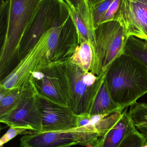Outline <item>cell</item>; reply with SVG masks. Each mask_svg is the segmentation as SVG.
I'll use <instances>...</instances> for the list:
<instances>
[{"mask_svg":"<svg viewBox=\"0 0 147 147\" xmlns=\"http://www.w3.org/2000/svg\"><path fill=\"white\" fill-rule=\"evenodd\" d=\"M125 53L135 59L147 68V40L130 36L127 42Z\"/></svg>","mask_w":147,"mask_h":147,"instance_id":"obj_18","label":"cell"},{"mask_svg":"<svg viewBox=\"0 0 147 147\" xmlns=\"http://www.w3.org/2000/svg\"><path fill=\"white\" fill-rule=\"evenodd\" d=\"M26 129L21 128L10 127L7 133L3 136L0 140V146L2 147L4 144L15 137L16 136L23 133Z\"/></svg>","mask_w":147,"mask_h":147,"instance_id":"obj_23","label":"cell"},{"mask_svg":"<svg viewBox=\"0 0 147 147\" xmlns=\"http://www.w3.org/2000/svg\"><path fill=\"white\" fill-rule=\"evenodd\" d=\"M39 97L42 112L41 132L60 131L77 128V115L70 108Z\"/></svg>","mask_w":147,"mask_h":147,"instance_id":"obj_12","label":"cell"},{"mask_svg":"<svg viewBox=\"0 0 147 147\" xmlns=\"http://www.w3.org/2000/svg\"><path fill=\"white\" fill-rule=\"evenodd\" d=\"M122 1L123 0H114L105 13V15L104 16L101 23L110 21L114 20Z\"/></svg>","mask_w":147,"mask_h":147,"instance_id":"obj_22","label":"cell"},{"mask_svg":"<svg viewBox=\"0 0 147 147\" xmlns=\"http://www.w3.org/2000/svg\"><path fill=\"white\" fill-rule=\"evenodd\" d=\"M70 8L77 13H80L90 8L87 0H66Z\"/></svg>","mask_w":147,"mask_h":147,"instance_id":"obj_24","label":"cell"},{"mask_svg":"<svg viewBox=\"0 0 147 147\" xmlns=\"http://www.w3.org/2000/svg\"><path fill=\"white\" fill-rule=\"evenodd\" d=\"M139 1H142L145 2L147 3V0H139Z\"/></svg>","mask_w":147,"mask_h":147,"instance_id":"obj_27","label":"cell"},{"mask_svg":"<svg viewBox=\"0 0 147 147\" xmlns=\"http://www.w3.org/2000/svg\"><path fill=\"white\" fill-rule=\"evenodd\" d=\"M31 83L24 87L8 90L0 91V116L14 109L21 100L33 90Z\"/></svg>","mask_w":147,"mask_h":147,"instance_id":"obj_16","label":"cell"},{"mask_svg":"<svg viewBox=\"0 0 147 147\" xmlns=\"http://www.w3.org/2000/svg\"><path fill=\"white\" fill-rule=\"evenodd\" d=\"M49 30L19 61L16 67L0 83V91L24 87L29 84L32 74L50 61L47 38Z\"/></svg>","mask_w":147,"mask_h":147,"instance_id":"obj_8","label":"cell"},{"mask_svg":"<svg viewBox=\"0 0 147 147\" xmlns=\"http://www.w3.org/2000/svg\"><path fill=\"white\" fill-rule=\"evenodd\" d=\"M0 121L9 127L24 128L35 133L41 132V105L39 98L34 89L25 96L14 109L0 116Z\"/></svg>","mask_w":147,"mask_h":147,"instance_id":"obj_9","label":"cell"},{"mask_svg":"<svg viewBox=\"0 0 147 147\" xmlns=\"http://www.w3.org/2000/svg\"><path fill=\"white\" fill-rule=\"evenodd\" d=\"M100 137L92 125L67 130L39 132L26 135L20 139L22 147H71L77 145L92 146Z\"/></svg>","mask_w":147,"mask_h":147,"instance_id":"obj_7","label":"cell"},{"mask_svg":"<svg viewBox=\"0 0 147 147\" xmlns=\"http://www.w3.org/2000/svg\"><path fill=\"white\" fill-rule=\"evenodd\" d=\"M114 101L123 109L147 93V68L124 53L113 62L105 77Z\"/></svg>","mask_w":147,"mask_h":147,"instance_id":"obj_1","label":"cell"},{"mask_svg":"<svg viewBox=\"0 0 147 147\" xmlns=\"http://www.w3.org/2000/svg\"><path fill=\"white\" fill-rule=\"evenodd\" d=\"M87 147H94L93 146H91V145H89V146H87Z\"/></svg>","mask_w":147,"mask_h":147,"instance_id":"obj_28","label":"cell"},{"mask_svg":"<svg viewBox=\"0 0 147 147\" xmlns=\"http://www.w3.org/2000/svg\"><path fill=\"white\" fill-rule=\"evenodd\" d=\"M105 0H87L88 4L91 9H92L96 5Z\"/></svg>","mask_w":147,"mask_h":147,"instance_id":"obj_26","label":"cell"},{"mask_svg":"<svg viewBox=\"0 0 147 147\" xmlns=\"http://www.w3.org/2000/svg\"><path fill=\"white\" fill-rule=\"evenodd\" d=\"M5 0H1V2H0V3H1L3 2Z\"/></svg>","mask_w":147,"mask_h":147,"instance_id":"obj_29","label":"cell"},{"mask_svg":"<svg viewBox=\"0 0 147 147\" xmlns=\"http://www.w3.org/2000/svg\"><path fill=\"white\" fill-rule=\"evenodd\" d=\"M123 110L112 98L105 79L89 115H106Z\"/></svg>","mask_w":147,"mask_h":147,"instance_id":"obj_14","label":"cell"},{"mask_svg":"<svg viewBox=\"0 0 147 147\" xmlns=\"http://www.w3.org/2000/svg\"><path fill=\"white\" fill-rule=\"evenodd\" d=\"M29 82L38 96L69 108L65 61L48 62L32 74Z\"/></svg>","mask_w":147,"mask_h":147,"instance_id":"obj_6","label":"cell"},{"mask_svg":"<svg viewBox=\"0 0 147 147\" xmlns=\"http://www.w3.org/2000/svg\"><path fill=\"white\" fill-rule=\"evenodd\" d=\"M147 140V136L135 128L126 136L118 147H142Z\"/></svg>","mask_w":147,"mask_h":147,"instance_id":"obj_20","label":"cell"},{"mask_svg":"<svg viewBox=\"0 0 147 147\" xmlns=\"http://www.w3.org/2000/svg\"><path fill=\"white\" fill-rule=\"evenodd\" d=\"M70 13V7L64 0H41L24 34L20 59L44 33L64 24Z\"/></svg>","mask_w":147,"mask_h":147,"instance_id":"obj_5","label":"cell"},{"mask_svg":"<svg viewBox=\"0 0 147 147\" xmlns=\"http://www.w3.org/2000/svg\"></svg>","mask_w":147,"mask_h":147,"instance_id":"obj_30","label":"cell"},{"mask_svg":"<svg viewBox=\"0 0 147 147\" xmlns=\"http://www.w3.org/2000/svg\"><path fill=\"white\" fill-rule=\"evenodd\" d=\"M129 111L135 128L147 136V103L136 102L130 106Z\"/></svg>","mask_w":147,"mask_h":147,"instance_id":"obj_19","label":"cell"},{"mask_svg":"<svg viewBox=\"0 0 147 147\" xmlns=\"http://www.w3.org/2000/svg\"><path fill=\"white\" fill-rule=\"evenodd\" d=\"M135 128L127 108H126L119 121L103 136L99 137L92 146L118 147L126 136Z\"/></svg>","mask_w":147,"mask_h":147,"instance_id":"obj_13","label":"cell"},{"mask_svg":"<svg viewBox=\"0 0 147 147\" xmlns=\"http://www.w3.org/2000/svg\"><path fill=\"white\" fill-rule=\"evenodd\" d=\"M114 0H105L98 3L91 9V15L95 28L102 23L109 7Z\"/></svg>","mask_w":147,"mask_h":147,"instance_id":"obj_21","label":"cell"},{"mask_svg":"<svg viewBox=\"0 0 147 147\" xmlns=\"http://www.w3.org/2000/svg\"><path fill=\"white\" fill-rule=\"evenodd\" d=\"M114 20L123 26L129 37L147 40V3L123 0Z\"/></svg>","mask_w":147,"mask_h":147,"instance_id":"obj_11","label":"cell"},{"mask_svg":"<svg viewBox=\"0 0 147 147\" xmlns=\"http://www.w3.org/2000/svg\"><path fill=\"white\" fill-rule=\"evenodd\" d=\"M79 44L77 30L70 14L64 24L49 30L47 44L50 61L68 60Z\"/></svg>","mask_w":147,"mask_h":147,"instance_id":"obj_10","label":"cell"},{"mask_svg":"<svg viewBox=\"0 0 147 147\" xmlns=\"http://www.w3.org/2000/svg\"><path fill=\"white\" fill-rule=\"evenodd\" d=\"M91 116L88 114H81L77 115V127H88L91 125Z\"/></svg>","mask_w":147,"mask_h":147,"instance_id":"obj_25","label":"cell"},{"mask_svg":"<svg viewBox=\"0 0 147 147\" xmlns=\"http://www.w3.org/2000/svg\"><path fill=\"white\" fill-rule=\"evenodd\" d=\"M69 60L85 71H90L93 59V49L90 43L83 41L78 45Z\"/></svg>","mask_w":147,"mask_h":147,"instance_id":"obj_17","label":"cell"},{"mask_svg":"<svg viewBox=\"0 0 147 147\" xmlns=\"http://www.w3.org/2000/svg\"><path fill=\"white\" fill-rule=\"evenodd\" d=\"M41 0H9L8 24L0 55L1 76L20 59L24 34Z\"/></svg>","mask_w":147,"mask_h":147,"instance_id":"obj_2","label":"cell"},{"mask_svg":"<svg viewBox=\"0 0 147 147\" xmlns=\"http://www.w3.org/2000/svg\"><path fill=\"white\" fill-rule=\"evenodd\" d=\"M129 38L117 21L103 22L96 27L91 72L96 75L107 72L113 62L125 53Z\"/></svg>","mask_w":147,"mask_h":147,"instance_id":"obj_3","label":"cell"},{"mask_svg":"<svg viewBox=\"0 0 147 147\" xmlns=\"http://www.w3.org/2000/svg\"><path fill=\"white\" fill-rule=\"evenodd\" d=\"M68 81L69 107L77 115L92 109L107 72L96 75L85 71L69 59L65 61Z\"/></svg>","mask_w":147,"mask_h":147,"instance_id":"obj_4","label":"cell"},{"mask_svg":"<svg viewBox=\"0 0 147 147\" xmlns=\"http://www.w3.org/2000/svg\"><path fill=\"white\" fill-rule=\"evenodd\" d=\"M70 9L71 15L77 30L79 44L83 41H88L91 43L93 49L95 45V28L91 12L79 15L74 9L71 8Z\"/></svg>","mask_w":147,"mask_h":147,"instance_id":"obj_15","label":"cell"}]
</instances>
